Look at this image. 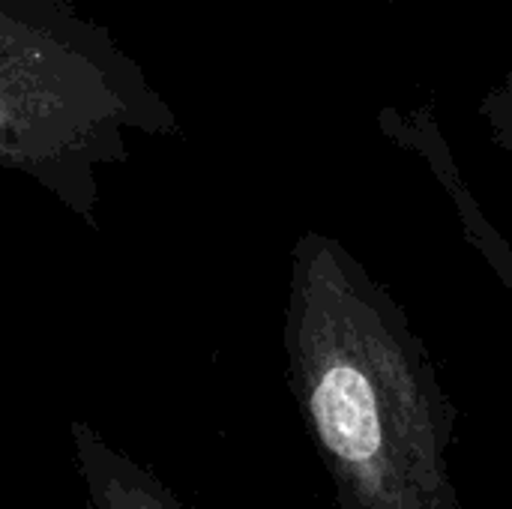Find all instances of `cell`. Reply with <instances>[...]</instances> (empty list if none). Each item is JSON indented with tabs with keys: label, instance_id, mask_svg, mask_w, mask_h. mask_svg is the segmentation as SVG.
<instances>
[{
	"label": "cell",
	"instance_id": "obj_2",
	"mask_svg": "<svg viewBox=\"0 0 512 509\" xmlns=\"http://www.w3.org/2000/svg\"><path fill=\"white\" fill-rule=\"evenodd\" d=\"M129 132H180L141 63L69 0H0V168L99 228V174Z\"/></svg>",
	"mask_w": 512,
	"mask_h": 509
},
{
	"label": "cell",
	"instance_id": "obj_1",
	"mask_svg": "<svg viewBox=\"0 0 512 509\" xmlns=\"http://www.w3.org/2000/svg\"><path fill=\"white\" fill-rule=\"evenodd\" d=\"M282 348L336 509H462L459 408L405 306L324 231L291 246Z\"/></svg>",
	"mask_w": 512,
	"mask_h": 509
},
{
	"label": "cell",
	"instance_id": "obj_3",
	"mask_svg": "<svg viewBox=\"0 0 512 509\" xmlns=\"http://www.w3.org/2000/svg\"><path fill=\"white\" fill-rule=\"evenodd\" d=\"M378 129L396 147L414 153L441 192L450 198L456 210V222L465 234V243L486 261V267L498 276V282L512 294V243L504 231L489 219L483 204L477 201L471 183L462 174V165L444 135V126L435 114V105H387L378 111Z\"/></svg>",
	"mask_w": 512,
	"mask_h": 509
},
{
	"label": "cell",
	"instance_id": "obj_6",
	"mask_svg": "<svg viewBox=\"0 0 512 509\" xmlns=\"http://www.w3.org/2000/svg\"><path fill=\"white\" fill-rule=\"evenodd\" d=\"M384 3H432V0H384Z\"/></svg>",
	"mask_w": 512,
	"mask_h": 509
},
{
	"label": "cell",
	"instance_id": "obj_5",
	"mask_svg": "<svg viewBox=\"0 0 512 509\" xmlns=\"http://www.w3.org/2000/svg\"><path fill=\"white\" fill-rule=\"evenodd\" d=\"M477 114H480L492 144L512 162V72H507L498 84H492L483 93Z\"/></svg>",
	"mask_w": 512,
	"mask_h": 509
},
{
	"label": "cell",
	"instance_id": "obj_4",
	"mask_svg": "<svg viewBox=\"0 0 512 509\" xmlns=\"http://www.w3.org/2000/svg\"><path fill=\"white\" fill-rule=\"evenodd\" d=\"M69 438L84 483V509H186L150 468L111 447L93 426L78 420Z\"/></svg>",
	"mask_w": 512,
	"mask_h": 509
}]
</instances>
